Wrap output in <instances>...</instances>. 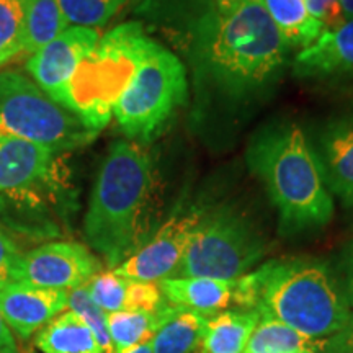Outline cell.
Instances as JSON below:
<instances>
[{"label":"cell","instance_id":"cell-1","mask_svg":"<svg viewBox=\"0 0 353 353\" xmlns=\"http://www.w3.org/2000/svg\"><path fill=\"white\" fill-rule=\"evenodd\" d=\"M196 100L241 108L265 97L283 72L290 48L263 0L228 13L211 6L188 23Z\"/></svg>","mask_w":353,"mask_h":353},{"label":"cell","instance_id":"cell-2","mask_svg":"<svg viewBox=\"0 0 353 353\" xmlns=\"http://www.w3.org/2000/svg\"><path fill=\"white\" fill-rule=\"evenodd\" d=\"M156 167L143 144L114 141L97 174L83 218L88 245L117 268L152 236Z\"/></svg>","mask_w":353,"mask_h":353},{"label":"cell","instance_id":"cell-3","mask_svg":"<svg viewBox=\"0 0 353 353\" xmlns=\"http://www.w3.org/2000/svg\"><path fill=\"white\" fill-rule=\"evenodd\" d=\"M232 303L314 341H327L350 317L341 283L327 265L314 259L268 260L237 278Z\"/></svg>","mask_w":353,"mask_h":353},{"label":"cell","instance_id":"cell-4","mask_svg":"<svg viewBox=\"0 0 353 353\" xmlns=\"http://www.w3.org/2000/svg\"><path fill=\"white\" fill-rule=\"evenodd\" d=\"M249 170L267 188L285 232L319 229L334 216V200L312 143L296 123L265 126L247 145Z\"/></svg>","mask_w":353,"mask_h":353},{"label":"cell","instance_id":"cell-5","mask_svg":"<svg viewBox=\"0 0 353 353\" xmlns=\"http://www.w3.org/2000/svg\"><path fill=\"white\" fill-rule=\"evenodd\" d=\"M156 39L138 21L114 26L100 37L70 79L63 107L95 134L113 118V107Z\"/></svg>","mask_w":353,"mask_h":353},{"label":"cell","instance_id":"cell-6","mask_svg":"<svg viewBox=\"0 0 353 353\" xmlns=\"http://www.w3.org/2000/svg\"><path fill=\"white\" fill-rule=\"evenodd\" d=\"M188 99L187 69L174 52L154 41L113 107L123 134L148 144L164 131Z\"/></svg>","mask_w":353,"mask_h":353},{"label":"cell","instance_id":"cell-7","mask_svg":"<svg viewBox=\"0 0 353 353\" xmlns=\"http://www.w3.org/2000/svg\"><path fill=\"white\" fill-rule=\"evenodd\" d=\"M0 132L56 154L83 148L99 136L15 69L0 70Z\"/></svg>","mask_w":353,"mask_h":353},{"label":"cell","instance_id":"cell-8","mask_svg":"<svg viewBox=\"0 0 353 353\" xmlns=\"http://www.w3.org/2000/svg\"><path fill=\"white\" fill-rule=\"evenodd\" d=\"M265 241L232 206L203 213L174 278L206 276L237 280L263 257Z\"/></svg>","mask_w":353,"mask_h":353},{"label":"cell","instance_id":"cell-9","mask_svg":"<svg viewBox=\"0 0 353 353\" xmlns=\"http://www.w3.org/2000/svg\"><path fill=\"white\" fill-rule=\"evenodd\" d=\"M56 165L46 176L30 187L0 198V226L30 239H51L61 236L57 218L68 208L65 172Z\"/></svg>","mask_w":353,"mask_h":353},{"label":"cell","instance_id":"cell-10","mask_svg":"<svg viewBox=\"0 0 353 353\" xmlns=\"http://www.w3.org/2000/svg\"><path fill=\"white\" fill-rule=\"evenodd\" d=\"M101 272L100 260L83 244L51 241L21 254L17 283L70 291Z\"/></svg>","mask_w":353,"mask_h":353},{"label":"cell","instance_id":"cell-11","mask_svg":"<svg viewBox=\"0 0 353 353\" xmlns=\"http://www.w3.org/2000/svg\"><path fill=\"white\" fill-rule=\"evenodd\" d=\"M203 213L205 210L198 206L176 210L141 249L113 268V272L126 280L148 283H159L164 278H170L182 260Z\"/></svg>","mask_w":353,"mask_h":353},{"label":"cell","instance_id":"cell-12","mask_svg":"<svg viewBox=\"0 0 353 353\" xmlns=\"http://www.w3.org/2000/svg\"><path fill=\"white\" fill-rule=\"evenodd\" d=\"M99 41L97 28L68 26L56 39L30 56L26 70L44 94L63 107L70 79Z\"/></svg>","mask_w":353,"mask_h":353},{"label":"cell","instance_id":"cell-13","mask_svg":"<svg viewBox=\"0 0 353 353\" xmlns=\"http://www.w3.org/2000/svg\"><path fill=\"white\" fill-rule=\"evenodd\" d=\"M312 148L330 195L353 208V112L325 123Z\"/></svg>","mask_w":353,"mask_h":353},{"label":"cell","instance_id":"cell-14","mask_svg":"<svg viewBox=\"0 0 353 353\" xmlns=\"http://www.w3.org/2000/svg\"><path fill=\"white\" fill-rule=\"evenodd\" d=\"M68 293L64 290L12 283L0 290V314L8 329L26 341L68 309Z\"/></svg>","mask_w":353,"mask_h":353},{"label":"cell","instance_id":"cell-15","mask_svg":"<svg viewBox=\"0 0 353 353\" xmlns=\"http://www.w3.org/2000/svg\"><path fill=\"white\" fill-rule=\"evenodd\" d=\"M293 70L301 79L353 82V20L324 30L311 46L298 52Z\"/></svg>","mask_w":353,"mask_h":353},{"label":"cell","instance_id":"cell-16","mask_svg":"<svg viewBox=\"0 0 353 353\" xmlns=\"http://www.w3.org/2000/svg\"><path fill=\"white\" fill-rule=\"evenodd\" d=\"M57 154L0 132V198L37 183L52 170Z\"/></svg>","mask_w":353,"mask_h":353},{"label":"cell","instance_id":"cell-17","mask_svg":"<svg viewBox=\"0 0 353 353\" xmlns=\"http://www.w3.org/2000/svg\"><path fill=\"white\" fill-rule=\"evenodd\" d=\"M157 285L169 304L193 309V311L210 316L224 311L232 303L236 280L170 276L161 280Z\"/></svg>","mask_w":353,"mask_h":353},{"label":"cell","instance_id":"cell-18","mask_svg":"<svg viewBox=\"0 0 353 353\" xmlns=\"http://www.w3.org/2000/svg\"><path fill=\"white\" fill-rule=\"evenodd\" d=\"M210 316L193 309L167 304L159 312V325L151 339L152 353H193L200 347Z\"/></svg>","mask_w":353,"mask_h":353},{"label":"cell","instance_id":"cell-19","mask_svg":"<svg viewBox=\"0 0 353 353\" xmlns=\"http://www.w3.org/2000/svg\"><path fill=\"white\" fill-rule=\"evenodd\" d=\"M259 319L260 314L252 309L213 314L206 322L196 353H244Z\"/></svg>","mask_w":353,"mask_h":353},{"label":"cell","instance_id":"cell-20","mask_svg":"<svg viewBox=\"0 0 353 353\" xmlns=\"http://www.w3.org/2000/svg\"><path fill=\"white\" fill-rule=\"evenodd\" d=\"M34 345L41 353H103L94 332L69 309L34 335Z\"/></svg>","mask_w":353,"mask_h":353},{"label":"cell","instance_id":"cell-21","mask_svg":"<svg viewBox=\"0 0 353 353\" xmlns=\"http://www.w3.org/2000/svg\"><path fill=\"white\" fill-rule=\"evenodd\" d=\"M263 6L290 50L311 46L324 32L304 0H263Z\"/></svg>","mask_w":353,"mask_h":353},{"label":"cell","instance_id":"cell-22","mask_svg":"<svg viewBox=\"0 0 353 353\" xmlns=\"http://www.w3.org/2000/svg\"><path fill=\"white\" fill-rule=\"evenodd\" d=\"M324 341L309 339L270 316H260L244 353H293L299 350L322 353Z\"/></svg>","mask_w":353,"mask_h":353},{"label":"cell","instance_id":"cell-23","mask_svg":"<svg viewBox=\"0 0 353 353\" xmlns=\"http://www.w3.org/2000/svg\"><path fill=\"white\" fill-rule=\"evenodd\" d=\"M57 0H25V51L33 54L68 28Z\"/></svg>","mask_w":353,"mask_h":353},{"label":"cell","instance_id":"cell-24","mask_svg":"<svg viewBox=\"0 0 353 353\" xmlns=\"http://www.w3.org/2000/svg\"><path fill=\"white\" fill-rule=\"evenodd\" d=\"M159 312L151 314V312L139 311H118L107 314L113 353L126 352L151 341L159 325Z\"/></svg>","mask_w":353,"mask_h":353},{"label":"cell","instance_id":"cell-25","mask_svg":"<svg viewBox=\"0 0 353 353\" xmlns=\"http://www.w3.org/2000/svg\"><path fill=\"white\" fill-rule=\"evenodd\" d=\"M25 51V0H0V69Z\"/></svg>","mask_w":353,"mask_h":353},{"label":"cell","instance_id":"cell-26","mask_svg":"<svg viewBox=\"0 0 353 353\" xmlns=\"http://www.w3.org/2000/svg\"><path fill=\"white\" fill-rule=\"evenodd\" d=\"M130 0H57L70 26L99 28L107 25Z\"/></svg>","mask_w":353,"mask_h":353},{"label":"cell","instance_id":"cell-27","mask_svg":"<svg viewBox=\"0 0 353 353\" xmlns=\"http://www.w3.org/2000/svg\"><path fill=\"white\" fill-rule=\"evenodd\" d=\"M68 309L85 322L87 327L94 332L100 347L103 348V353H113L112 341H110L108 334L107 312L101 311V309L92 301L90 294H88L87 291V286H79V288L69 291Z\"/></svg>","mask_w":353,"mask_h":353},{"label":"cell","instance_id":"cell-28","mask_svg":"<svg viewBox=\"0 0 353 353\" xmlns=\"http://www.w3.org/2000/svg\"><path fill=\"white\" fill-rule=\"evenodd\" d=\"M128 283H130V280L120 276L113 270H110L97 273L85 286L92 301L101 311L110 314V312L125 311Z\"/></svg>","mask_w":353,"mask_h":353},{"label":"cell","instance_id":"cell-29","mask_svg":"<svg viewBox=\"0 0 353 353\" xmlns=\"http://www.w3.org/2000/svg\"><path fill=\"white\" fill-rule=\"evenodd\" d=\"M164 294L157 283H148V281H132L130 280L126 290V304L125 311H139V312H156L162 311L167 306Z\"/></svg>","mask_w":353,"mask_h":353},{"label":"cell","instance_id":"cell-30","mask_svg":"<svg viewBox=\"0 0 353 353\" xmlns=\"http://www.w3.org/2000/svg\"><path fill=\"white\" fill-rule=\"evenodd\" d=\"M21 254L23 252H20L10 232L0 226V290L17 283V270H19Z\"/></svg>","mask_w":353,"mask_h":353},{"label":"cell","instance_id":"cell-31","mask_svg":"<svg viewBox=\"0 0 353 353\" xmlns=\"http://www.w3.org/2000/svg\"><path fill=\"white\" fill-rule=\"evenodd\" d=\"M309 13L324 30H332L343 23L341 0H304Z\"/></svg>","mask_w":353,"mask_h":353},{"label":"cell","instance_id":"cell-32","mask_svg":"<svg viewBox=\"0 0 353 353\" xmlns=\"http://www.w3.org/2000/svg\"><path fill=\"white\" fill-rule=\"evenodd\" d=\"M322 353H353V312L337 334L324 341Z\"/></svg>","mask_w":353,"mask_h":353},{"label":"cell","instance_id":"cell-33","mask_svg":"<svg viewBox=\"0 0 353 353\" xmlns=\"http://www.w3.org/2000/svg\"><path fill=\"white\" fill-rule=\"evenodd\" d=\"M342 272V291L345 294L348 304L353 307V241L348 242L341 257Z\"/></svg>","mask_w":353,"mask_h":353},{"label":"cell","instance_id":"cell-34","mask_svg":"<svg viewBox=\"0 0 353 353\" xmlns=\"http://www.w3.org/2000/svg\"><path fill=\"white\" fill-rule=\"evenodd\" d=\"M0 353H19V347H17L12 330L8 329L2 314H0Z\"/></svg>","mask_w":353,"mask_h":353},{"label":"cell","instance_id":"cell-35","mask_svg":"<svg viewBox=\"0 0 353 353\" xmlns=\"http://www.w3.org/2000/svg\"><path fill=\"white\" fill-rule=\"evenodd\" d=\"M214 2H216V7H218L219 13H228V12L234 10L237 6H241L244 0H214Z\"/></svg>","mask_w":353,"mask_h":353},{"label":"cell","instance_id":"cell-36","mask_svg":"<svg viewBox=\"0 0 353 353\" xmlns=\"http://www.w3.org/2000/svg\"><path fill=\"white\" fill-rule=\"evenodd\" d=\"M343 21L353 20V0H341Z\"/></svg>","mask_w":353,"mask_h":353},{"label":"cell","instance_id":"cell-37","mask_svg":"<svg viewBox=\"0 0 353 353\" xmlns=\"http://www.w3.org/2000/svg\"><path fill=\"white\" fill-rule=\"evenodd\" d=\"M121 353H152L151 341H149V342H144V343H141V345L132 347V348H130V350L121 352Z\"/></svg>","mask_w":353,"mask_h":353},{"label":"cell","instance_id":"cell-38","mask_svg":"<svg viewBox=\"0 0 353 353\" xmlns=\"http://www.w3.org/2000/svg\"><path fill=\"white\" fill-rule=\"evenodd\" d=\"M293 353H319V352H309V350H299V352H293Z\"/></svg>","mask_w":353,"mask_h":353}]
</instances>
